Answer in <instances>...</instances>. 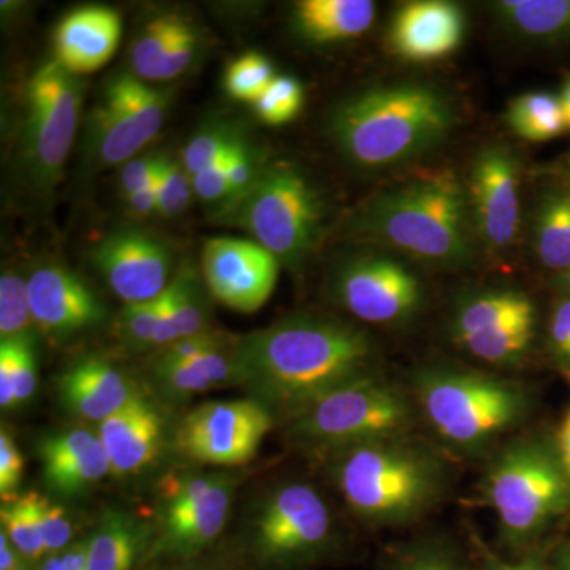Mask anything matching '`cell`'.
Wrapping results in <instances>:
<instances>
[{
    "label": "cell",
    "instance_id": "1",
    "mask_svg": "<svg viewBox=\"0 0 570 570\" xmlns=\"http://www.w3.org/2000/svg\"><path fill=\"white\" fill-rule=\"evenodd\" d=\"M366 332L322 316H288L235 341L236 387L294 420L335 390L374 374Z\"/></svg>",
    "mask_w": 570,
    "mask_h": 570
},
{
    "label": "cell",
    "instance_id": "2",
    "mask_svg": "<svg viewBox=\"0 0 570 570\" xmlns=\"http://www.w3.org/2000/svg\"><path fill=\"white\" fill-rule=\"evenodd\" d=\"M456 124L452 97L417 81L374 86L337 104L328 130L340 153L363 170L417 159L448 140Z\"/></svg>",
    "mask_w": 570,
    "mask_h": 570
},
{
    "label": "cell",
    "instance_id": "3",
    "mask_svg": "<svg viewBox=\"0 0 570 570\" xmlns=\"http://www.w3.org/2000/svg\"><path fill=\"white\" fill-rule=\"evenodd\" d=\"M360 234L439 268L474 261L475 228L468 193L449 170L428 171L367 202Z\"/></svg>",
    "mask_w": 570,
    "mask_h": 570
},
{
    "label": "cell",
    "instance_id": "4",
    "mask_svg": "<svg viewBox=\"0 0 570 570\" xmlns=\"http://www.w3.org/2000/svg\"><path fill=\"white\" fill-rule=\"evenodd\" d=\"M332 478L356 519L396 527L433 508L445 475L436 455L401 436L335 452Z\"/></svg>",
    "mask_w": 570,
    "mask_h": 570
},
{
    "label": "cell",
    "instance_id": "5",
    "mask_svg": "<svg viewBox=\"0 0 570 570\" xmlns=\"http://www.w3.org/2000/svg\"><path fill=\"white\" fill-rule=\"evenodd\" d=\"M415 400L442 441L461 452H480L527 417V392L478 371L430 367L414 379Z\"/></svg>",
    "mask_w": 570,
    "mask_h": 570
},
{
    "label": "cell",
    "instance_id": "6",
    "mask_svg": "<svg viewBox=\"0 0 570 570\" xmlns=\"http://www.w3.org/2000/svg\"><path fill=\"white\" fill-rule=\"evenodd\" d=\"M483 497L497 513L504 542L527 546L570 508V479L549 448L517 442L491 464Z\"/></svg>",
    "mask_w": 570,
    "mask_h": 570
},
{
    "label": "cell",
    "instance_id": "7",
    "mask_svg": "<svg viewBox=\"0 0 570 570\" xmlns=\"http://www.w3.org/2000/svg\"><path fill=\"white\" fill-rule=\"evenodd\" d=\"M224 219L249 232L281 265L299 268L321 238L324 202L298 167L268 164L253 189Z\"/></svg>",
    "mask_w": 570,
    "mask_h": 570
},
{
    "label": "cell",
    "instance_id": "8",
    "mask_svg": "<svg viewBox=\"0 0 570 570\" xmlns=\"http://www.w3.org/2000/svg\"><path fill=\"white\" fill-rule=\"evenodd\" d=\"M414 409L395 385L371 374L335 390L291 420L296 441L325 452L407 436Z\"/></svg>",
    "mask_w": 570,
    "mask_h": 570
},
{
    "label": "cell",
    "instance_id": "9",
    "mask_svg": "<svg viewBox=\"0 0 570 570\" xmlns=\"http://www.w3.org/2000/svg\"><path fill=\"white\" fill-rule=\"evenodd\" d=\"M328 504L299 480L265 491L246 515V543L258 564L291 569L324 553L333 539Z\"/></svg>",
    "mask_w": 570,
    "mask_h": 570
},
{
    "label": "cell",
    "instance_id": "10",
    "mask_svg": "<svg viewBox=\"0 0 570 570\" xmlns=\"http://www.w3.org/2000/svg\"><path fill=\"white\" fill-rule=\"evenodd\" d=\"M81 105L80 78L61 63L45 62L29 81L21 160L31 186L41 194L50 193L61 181L77 137Z\"/></svg>",
    "mask_w": 570,
    "mask_h": 570
},
{
    "label": "cell",
    "instance_id": "11",
    "mask_svg": "<svg viewBox=\"0 0 570 570\" xmlns=\"http://www.w3.org/2000/svg\"><path fill=\"white\" fill-rule=\"evenodd\" d=\"M238 475L184 474L160 499L146 560L190 561L223 534L230 517Z\"/></svg>",
    "mask_w": 570,
    "mask_h": 570
},
{
    "label": "cell",
    "instance_id": "12",
    "mask_svg": "<svg viewBox=\"0 0 570 570\" xmlns=\"http://www.w3.org/2000/svg\"><path fill=\"white\" fill-rule=\"evenodd\" d=\"M167 96L134 73L111 78L86 122L91 163L115 167L132 160L163 129Z\"/></svg>",
    "mask_w": 570,
    "mask_h": 570
},
{
    "label": "cell",
    "instance_id": "13",
    "mask_svg": "<svg viewBox=\"0 0 570 570\" xmlns=\"http://www.w3.org/2000/svg\"><path fill=\"white\" fill-rule=\"evenodd\" d=\"M452 340L469 355L494 366H515L535 333V307L513 288H490L463 296L453 311Z\"/></svg>",
    "mask_w": 570,
    "mask_h": 570
},
{
    "label": "cell",
    "instance_id": "14",
    "mask_svg": "<svg viewBox=\"0 0 570 570\" xmlns=\"http://www.w3.org/2000/svg\"><path fill=\"white\" fill-rule=\"evenodd\" d=\"M273 426L275 415L253 397L213 401L195 407L176 426L175 449L209 466H243L257 455Z\"/></svg>",
    "mask_w": 570,
    "mask_h": 570
},
{
    "label": "cell",
    "instance_id": "15",
    "mask_svg": "<svg viewBox=\"0 0 570 570\" xmlns=\"http://www.w3.org/2000/svg\"><path fill=\"white\" fill-rule=\"evenodd\" d=\"M335 292L347 313L374 325L403 324L423 302L419 277L387 255L351 258L337 269Z\"/></svg>",
    "mask_w": 570,
    "mask_h": 570
},
{
    "label": "cell",
    "instance_id": "16",
    "mask_svg": "<svg viewBox=\"0 0 570 570\" xmlns=\"http://www.w3.org/2000/svg\"><path fill=\"white\" fill-rule=\"evenodd\" d=\"M520 160L504 145L480 149L469 170L468 200L480 242L489 249H509L520 234Z\"/></svg>",
    "mask_w": 570,
    "mask_h": 570
},
{
    "label": "cell",
    "instance_id": "17",
    "mask_svg": "<svg viewBox=\"0 0 570 570\" xmlns=\"http://www.w3.org/2000/svg\"><path fill=\"white\" fill-rule=\"evenodd\" d=\"M91 262L124 305L159 298L175 276L170 247L157 236L134 228L100 239L92 247Z\"/></svg>",
    "mask_w": 570,
    "mask_h": 570
},
{
    "label": "cell",
    "instance_id": "18",
    "mask_svg": "<svg viewBox=\"0 0 570 570\" xmlns=\"http://www.w3.org/2000/svg\"><path fill=\"white\" fill-rule=\"evenodd\" d=\"M279 262L255 242L212 238L202 255V275L209 294L243 314H253L275 292Z\"/></svg>",
    "mask_w": 570,
    "mask_h": 570
},
{
    "label": "cell",
    "instance_id": "19",
    "mask_svg": "<svg viewBox=\"0 0 570 570\" xmlns=\"http://www.w3.org/2000/svg\"><path fill=\"white\" fill-rule=\"evenodd\" d=\"M37 328L56 341L102 325L107 307L80 276L59 265H43L28 277Z\"/></svg>",
    "mask_w": 570,
    "mask_h": 570
},
{
    "label": "cell",
    "instance_id": "20",
    "mask_svg": "<svg viewBox=\"0 0 570 570\" xmlns=\"http://www.w3.org/2000/svg\"><path fill=\"white\" fill-rule=\"evenodd\" d=\"M100 439L111 463V475L129 478L156 463L167 444L168 422L146 393L135 396L99 425Z\"/></svg>",
    "mask_w": 570,
    "mask_h": 570
},
{
    "label": "cell",
    "instance_id": "21",
    "mask_svg": "<svg viewBox=\"0 0 570 570\" xmlns=\"http://www.w3.org/2000/svg\"><path fill=\"white\" fill-rule=\"evenodd\" d=\"M466 32L460 6L445 0H419L401 6L393 14L389 45L397 58L431 62L452 55Z\"/></svg>",
    "mask_w": 570,
    "mask_h": 570
},
{
    "label": "cell",
    "instance_id": "22",
    "mask_svg": "<svg viewBox=\"0 0 570 570\" xmlns=\"http://www.w3.org/2000/svg\"><path fill=\"white\" fill-rule=\"evenodd\" d=\"M58 393L70 415L100 425L140 395L141 390L110 360L88 355L66 367L59 376Z\"/></svg>",
    "mask_w": 570,
    "mask_h": 570
},
{
    "label": "cell",
    "instance_id": "23",
    "mask_svg": "<svg viewBox=\"0 0 570 570\" xmlns=\"http://www.w3.org/2000/svg\"><path fill=\"white\" fill-rule=\"evenodd\" d=\"M121 31V18L108 7L70 11L56 29L55 61L75 75L99 70L118 50Z\"/></svg>",
    "mask_w": 570,
    "mask_h": 570
},
{
    "label": "cell",
    "instance_id": "24",
    "mask_svg": "<svg viewBox=\"0 0 570 570\" xmlns=\"http://www.w3.org/2000/svg\"><path fill=\"white\" fill-rule=\"evenodd\" d=\"M149 374L154 387L174 403L212 390L236 387L235 343L225 340L212 351L183 362L153 356Z\"/></svg>",
    "mask_w": 570,
    "mask_h": 570
},
{
    "label": "cell",
    "instance_id": "25",
    "mask_svg": "<svg viewBox=\"0 0 570 570\" xmlns=\"http://www.w3.org/2000/svg\"><path fill=\"white\" fill-rule=\"evenodd\" d=\"M376 14L371 0H302L292 10V24L309 43H336L370 31Z\"/></svg>",
    "mask_w": 570,
    "mask_h": 570
},
{
    "label": "cell",
    "instance_id": "26",
    "mask_svg": "<svg viewBox=\"0 0 570 570\" xmlns=\"http://www.w3.org/2000/svg\"><path fill=\"white\" fill-rule=\"evenodd\" d=\"M204 283L193 266H181L175 273L174 279L163 294V313L156 337L157 351L183 337L212 332Z\"/></svg>",
    "mask_w": 570,
    "mask_h": 570
},
{
    "label": "cell",
    "instance_id": "27",
    "mask_svg": "<svg viewBox=\"0 0 570 570\" xmlns=\"http://www.w3.org/2000/svg\"><path fill=\"white\" fill-rule=\"evenodd\" d=\"M151 539V528L132 513L107 509L89 535L88 570H132Z\"/></svg>",
    "mask_w": 570,
    "mask_h": 570
},
{
    "label": "cell",
    "instance_id": "28",
    "mask_svg": "<svg viewBox=\"0 0 570 570\" xmlns=\"http://www.w3.org/2000/svg\"><path fill=\"white\" fill-rule=\"evenodd\" d=\"M490 10L520 39L570 43V0H498L490 3Z\"/></svg>",
    "mask_w": 570,
    "mask_h": 570
},
{
    "label": "cell",
    "instance_id": "29",
    "mask_svg": "<svg viewBox=\"0 0 570 570\" xmlns=\"http://www.w3.org/2000/svg\"><path fill=\"white\" fill-rule=\"evenodd\" d=\"M532 245L546 268L558 273L570 268V186L540 197L532 220Z\"/></svg>",
    "mask_w": 570,
    "mask_h": 570
},
{
    "label": "cell",
    "instance_id": "30",
    "mask_svg": "<svg viewBox=\"0 0 570 570\" xmlns=\"http://www.w3.org/2000/svg\"><path fill=\"white\" fill-rule=\"evenodd\" d=\"M97 436L99 433L89 428H69L41 439L37 452L45 483L52 493L66 498L70 480L81 468Z\"/></svg>",
    "mask_w": 570,
    "mask_h": 570
},
{
    "label": "cell",
    "instance_id": "31",
    "mask_svg": "<svg viewBox=\"0 0 570 570\" xmlns=\"http://www.w3.org/2000/svg\"><path fill=\"white\" fill-rule=\"evenodd\" d=\"M37 336L0 341V406L3 411L28 403L37 392Z\"/></svg>",
    "mask_w": 570,
    "mask_h": 570
},
{
    "label": "cell",
    "instance_id": "32",
    "mask_svg": "<svg viewBox=\"0 0 570 570\" xmlns=\"http://www.w3.org/2000/svg\"><path fill=\"white\" fill-rule=\"evenodd\" d=\"M505 122L528 141H549L569 129L560 96L546 91L524 92L510 100Z\"/></svg>",
    "mask_w": 570,
    "mask_h": 570
},
{
    "label": "cell",
    "instance_id": "33",
    "mask_svg": "<svg viewBox=\"0 0 570 570\" xmlns=\"http://www.w3.org/2000/svg\"><path fill=\"white\" fill-rule=\"evenodd\" d=\"M39 498L40 494L36 491H28L9 501H2L0 508L2 531L9 535L11 543L26 561H37L47 554L41 538Z\"/></svg>",
    "mask_w": 570,
    "mask_h": 570
},
{
    "label": "cell",
    "instance_id": "34",
    "mask_svg": "<svg viewBox=\"0 0 570 570\" xmlns=\"http://www.w3.org/2000/svg\"><path fill=\"white\" fill-rule=\"evenodd\" d=\"M246 134L235 122L209 121L195 132L184 148L181 163L190 176L223 164L236 146L246 140Z\"/></svg>",
    "mask_w": 570,
    "mask_h": 570
},
{
    "label": "cell",
    "instance_id": "35",
    "mask_svg": "<svg viewBox=\"0 0 570 570\" xmlns=\"http://www.w3.org/2000/svg\"><path fill=\"white\" fill-rule=\"evenodd\" d=\"M181 17L176 14H160L154 20L146 22L145 28L134 41L130 51V63L132 73L141 80L157 81L160 66Z\"/></svg>",
    "mask_w": 570,
    "mask_h": 570
},
{
    "label": "cell",
    "instance_id": "36",
    "mask_svg": "<svg viewBox=\"0 0 570 570\" xmlns=\"http://www.w3.org/2000/svg\"><path fill=\"white\" fill-rule=\"evenodd\" d=\"M32 316L29 284L14 272H3L0 276V341L37 335Z\"/></svg>",
    "mask_w": 570,
    "mask_h": 570
},
{
    "label": "cell",
    "instance_id": "37",
    "mask_svg": "<svg viewBox=\"0 0 570 570\" xmlns=\"http://www.w3.org/2000/svg\"><path fill=\"white\" fill-rule=\"evenodd\" d=\"M275 78L268 58L258 52H246L228 66L224 88L232 99L254 104Z\"/></svg>",
    "mask_w": 570,
    "mask_h": 570
},
{
    "label": "cell",
    "instance_id": "38",
    "mask_svg": "<svg viewBox=\"0 0 570 570\" xmlns=\"http://www.w3.org/2000/svg\"><path fill=\"white\" fill-rule=\"evenodd\" d=\"M305 102L302 82L292 77H276L253 104L254 112L268 126L294 121Z\"/></svg>",
    "mask_w": 570,
    "mask_h": 570
},
{
    "label": "cell",
    "instance_id": "39",
    "mask_svg": "<svg viewBox=\"0 0 570 570\" xmlns=\"http://www.w3.org/2000/svg\"><path fill=\"white\" fill-rule=\"evenodd\" d=\"M160 296L153 302L124 305L116 321V333L127 347L134 351L156 348L157 330H159L160 313H163Z\"/></svg>",
    "mask_w": 570,
    "mask_h": 570
},
{
    "label": "cell",
    "instance_id": "40",
    "mask_svg": "<svg viewBox=\"0 0 570 570\" xmlns=\"http://www.w3.org/2000/svg\"><path fill=\"white\" fill-rule=\"evenodd\" d=\"M156 181L159 214L174 217L189 208L194 195L193 178L187 174L181 160L171 159L163 154Z\"/></svg>",
    "mask_w": 570,
    "mask_h": 570
},
{
    "label": "cell",
    "instance_id": "41",
    "mask_svg": "<svg viewBox=\"0 0 570 570\" xmlns=\"http://www.w3.org/2000/svg\"><path fill=\"white\" fill-rule=\"evenodd\" d=\"M266 165L268 164L265 163L261 151L247 138L242 145L236 146L227 159V176L232 187V200L225 214L230 213L234 206L253 189L255 183L264 174Z\"/></svg>",
    "mask_w": 570,
    "mask_h": 570
},
{
    "label": "cell",
    "instance_id": "42",
    "mask_svg": "<svg viewBox=\"0 0 570 570\" xmlns=\"http://www.w3.org/2000/svg\"><path fill=\"white\" fill-rule=\"evenodd\" d=\"M198 47H200V40H198L197 29L181 18L160 66L157 81L174 80L189 69L197 58Z\"/></svg>",
    "mask_w": 570,
    "mask_h": 570
},
{
    "label": "cell",
    "instance_id": "43",
    "mask_svg": "<svg viewBox=\"0 0 570 570\" xmlns=\"http://www.w3.org/2000/svg\"><path fill=\"white\" fill-rule=\"evenodd\" d=\"M39 519L41 538H43L48 557L61 553L73 543V523H71L69 512L61 504L40 497Z\"/></svg>",
    "mask_w": 570,
    "mask_h": 570
},
{
    "label": "cell",
    "instance_id": "44",
    "mask_svg": "<svg viewBox=\"0 0 570 570\" xmlns=\"http://www.w3.org/2000/svg\"><path fill=\"white\" fill-rule=\"evenodd\" d=\"M195 197L206 205L216 206L219 213L225 214L232 200V187L227 176V160L213 165L190 176Z\"/></svg>",
    "mask_w": 570,
    "mask_h": 570
},
{
    "label": "cell",
    "instance_id": "45",
    "mask_svg": "<svg viewBox=\"0 0 570 570\" xmlns=\"http://www.w3.org/2000/svg\"><path fill=\"white\" fill-rule=\"evenodd\" d=\"M24 475V456L7 428L0 431V494L2 501L17 498Z\"/></svg>",
    "mask_w": 570,
    "mask_h": 570
},
{
    "label": "cell",
    "instance_id": "46",
    "mask_svg": "<svg viewBox=\"0 0 570 570\" xmlns=\"http://www.w3.org/2000/svg\"><path fill=\"white\" fill-rule=\"evenodd\" d=\"M163 154H146V156L134 157L129 163L124 164L121 171V189L124 197L151 186L159 168Z\"/></svg>",
    "mask_w": 570,
    "mask_h": 570
},
{
    "label": "cell",
    "instance_id": "47",
    "mask_svg": "<svg viewBox=\"0 0 570 570\" xmlns=\"http://www.w3.org/2000/svg\"><path fill=\"white\" fill-rule=\"evenodd\" d=\"M549 343L553 355L570 370V296H564L551 313Z\"/></svg>",
    "mask_w": 570,
    "mask_h": 570
},
{
    "label": "cell",
    "instance_id": "48",
    "mask_svg": "<svg viewBox=\"0 0 570 570\" xmlns=\"http://www.w3.org/2000/svg\"><path fill=\"white\" fill-rule=\"evenodd\" d=\"M225 340L227 337L212 330V332L204 333V335L183 337V340L175 341L170 346L157 351V354L154 356L171 360V362H183V360L195 358V356L212 351L213 347L223 344Z\"/></svg>",
    "mask_w": 570,
    "mask_h": 570
},
{
    "label": "cell",
    "instance_id": "49",
    "mask_svg": "<svg viewBox=\"0 0 570 570\" xmlns=\"http://www.w3.org/2000/svg\"><path fill=\"white\" fill-rule=\"evenodd\" d=\"M395 570H463L449 554L439 550H420L407 554Z\"/></svg>",
    "mask_w": 570,
    "mask_h": 570
},
{
    "label": "cell",
    "instance_id": "50",
    "mask_svg": "<svg viewBox=\"0 0 570 570\" xmlns=\"http://www.w3.org/2000/svg\"><path fill=\"white\" fill-rule=\"evenodd\" d=\"M157 171H159V168H157ZM156 179L157 174L151 186L146 187V189L140 190V193L129 195V197L126 198L129 208L132 209V213L137 214V216L146 217L151 216V214H159V195H157Z\"/></svg>",
    "mask_w": 570,
    "mask_h": 570
},
{
    "label": "cell",
    "instance_id": "51",
    "mask_svg": "<svg viewBox=\"0 0 570 570\" xmlns=\"http://www.w3.org/2000/svg\"><path fill=\"white\" fill-rule=\"evenodd\" d=\"M24 557L11 543L9 535L0 531V570H14L24 566Z\"/></svg>",
    "mask_w": 570,
    "mask_h": 570
},
{
    "label": "cell",
    "instance_id": "52",
    "mask_svg": "<svg viewBox=\"0 0 570 570\" xmlns=\"http://www.w3.org/2000/svg\"><path fill=\"white\" fill-rule=\"evenodd\" d=\"M560 460L570 479V409L560 430Z\"/></svg>",
    "mask_w": 570,
    "mask_h": 570
},
{
    "label": "cell",
    "instance_id": "53",
    "mask_svg": "<svg viewBox=\"0 0 570 570\" xmlns=\"http://www.w3.org/2000/svg\"><path fill=\"white\" fill-rule=\"evenodd\" d=\"M487 570H542L534 561L501 562L491 561Z\"/></svg>",
    "mask_w": 570,
    "mask_h": 570
},
{
    "label": "cell",
    "instance_id": "54",
    "mask_svg": "<svg viewBox=\"0 0 570 570\" xmlns=\"http://www.w3.org/2000/svg\"><path fill=\"white\" fill-rule=\"evenodd\" d=\"M560 100L562 105V111H564L566 122H568L570 130V75L568 78H566L564 82H562Z\"/></svg>",
    "mask_w": 570,
    "mask_h": 570
},
{
    "label": "cell",
    "instance_id": "55",
    "mask_svg": "<svg viewBox=\"0 0 570 570\" xmlns=\"http://www.w3.org/2000/svg\"><path fill=\"white\" fill-rule=\"evenodd\" d=\"M40 570H66L61 560V554L56 553L48 557V560L43 562Z\"/></svg>",
    "mask_w": 570,
    "mask_h": 570
},
{
    "label": "cell",
    "instance_id": "56",
    "mask_svg": "<svg viewBox=\"0 0 570 570\" xmlns=\"http://www.w3.org/2000/svg\"><path fill=\"white\" fill-rule=\"evenodd\" d=\"M558 285L562 292H566V296H570V268L564 272L558 273Z\"/></svg>",
    "mask_w": 570,
    "mask_h": 570
},
{
    "label": "cell",
    "instance_id": "57",
    "mask_svg": "<svg viewBox=\"0 0 570 570\" xmlns=\"http://www.w3.org/2000/svg\"><path fill=\"white\" fill-rule=\"evenodd\" d=\"M181 570H230L225 569L223 566H214V564H190L187 568H183Z\"/></svg>",
    "mask_w": 570,
    "mask_h": 570
},
{
    "label": "cell",
    "instance_id": "58",
    "mask_svg": "<svg viewBox=\"0 0 570 570\" xmlns=\"http://www.w3.org/2000/svg\"><path fill=\"white\" fill-rule=\"evenodd\" d=\"M560 570H570V549L562 553L560 560Z\"/></svg>",
    "mask_w": 570,
    "mask_h": 570
},
{
    "label": "cell",
    "instance_id": "59",
    "mask_svg": "<svg viewBox=\"0 0 570 570\" xmlns=\"http://www.w3.org/2000/svg\"><path fill=\"white\" fill-rule=\"evenodd\" d=\"M561 174L566 176V178L569 179L570 183V153L569 156L566 157L564 165H562ZM570 186V184H569Z\"/></svg>",
    "mask_w": 570,
    "mask_h": 570
},
{
    "label": "cell",
    "instance_id": "60",
    "mask_svg": "<svg viewBox=\"0 0 570 570\" xmlns=\"http://www.w3.org/2000/svg\"><path fill=\"white\" fill-rule=\"evenodd\" d=\"M14 570H31L28 568V566H21V568L14 569Z\"/></svg>",
    "mask_w": 570,
    "mask_h": 570
},
{
    "label": "cell",
    "instance_id": "61",
    "mask_svg": "<svg viewBox=\"0 0 570 570\" xmlns=\"http://www.w3.org/2000/svg\"><path fill=\"white\" fill-rule=\"evenodd\" d=\"M154 570H174V569H154Z\"/></svg>",
    "mask_w": 570,
    "mask_h": 570
}]
</instances>
